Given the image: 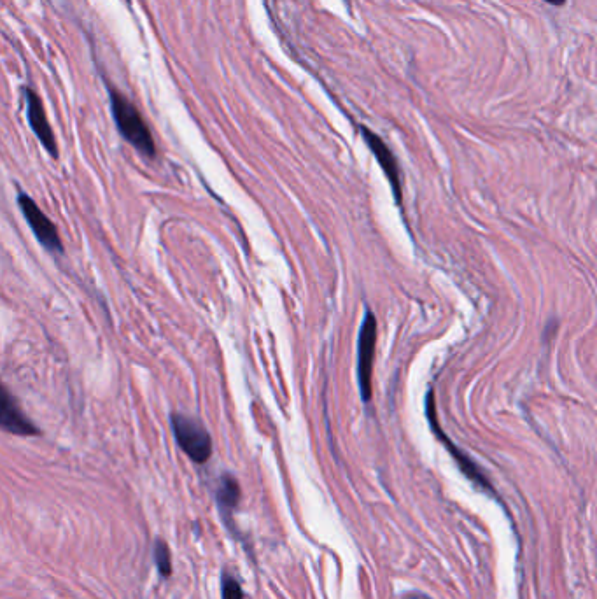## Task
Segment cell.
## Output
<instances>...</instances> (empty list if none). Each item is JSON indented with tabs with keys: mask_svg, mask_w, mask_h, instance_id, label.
<instances>
[{
	"mask_svg": "<svg viewBox=\"0 0 597 599\" xmlns=\"http://www.w3.org/2000/svg\"><path fill=\"white\" fill-rule=\"evenodd\" d=\"M0 430L16 435V437H37L41 430L36 423L23 412L15 396L0 381Z\"/></svg>",
	"mask_w": 597,
	"mask_h": 599,
	"instance_id": "obj_5",
	"label": "cell"
},
{
	"mask_svg": "<svg viewBox=\"0 0 597 599\" xmlns=\"http://www.w3.org/2000/svg\"><path fill=\"white\" fill-rule=\"evenodd\" d=\"M361 134H363V139L368 144V148L377 158L380 169L384 170L387 181L391 183V188H393L394 200L401 207V204H403V191H401L400 165H398L396 156H394L393 151L387 146L386 142L382 141L379 135L372 132L370 128L361 127Z\"/></svg>",
	"mask_w": 597,
	"mask_h": 599,
	"instance_id": "obj_6",
	"label": "cell"
},
{
	"mask_svg": "<svg viewBox=\"0 0 597 599\" xmlns=\"http://www.w3.org/2000/svg\"><path fill=\"white\" fill-rule=\"evenodd\" d=\"M155 564L163 578H169L172 575L169 545L163 540H156L155 542Z\"/></svg>",
	"mask_w": 597,
	"mask_h": 599,
	"instance_id": "obj_10",
	"label": "cell"
},
{
	"mask_svg": "<svg viewBox=\"0 0 597 599\" xmlns=\"http://www.w3.org/2000/svg\"><path fill=\"white\" fill-rule=\"evenodd\" d=\"M25 100H27V114H29V123L32 132L36 134L39 142L43 144L44 149L50 153L53 158H58V146L55 134L51 130L50 121L44 111L43 100L39 99L32 88H25Z\"/></svg>",
	"mask_w": 597,
	"mask_h": 599,
	"instance_id": "obj_7",
	"label": "cell"
},
{
	"mask_svg": "<svg viewBox=\"0 0 597 599\" xmlns=\"http://www.w3.org/2000/svg\"><path fill=\"white\" fill-rule=\"evenodd\" d=\"M18 205H20V211L25 216V221L29 223L30 230L39 240V244L44 249H48L50 253H64V246H62V239H60L57 226L53 225V221L41 211V207L36 204V200L27 195L25 191H20L18 193Z\"/></svg>",
	"mask_w": 597,
	"mask_h": 599,
	"instance_id": "obj_4",
	"label": "cell"
},
{
	"mask_svg": "<svg viewBox=\"0 0 597 599\" xmlns=\"http://www.w3.org/2000/svg\"><path fill=\"white\" fill-rule=\"evenodd\" d=\"M377 344V318L372 311H366L358 340V381L359 393L363 402L370 403L373 395V360Z\"/></svg>",
	"mask_w": 597,
	"mask_h": 599,
	"instance_id": "obj_3",
	"label": "cell"
},
{
	"mask_svg": "<svg viewBox=\"0 0 597 599\" xmlns=\"http://www.w3.org/2000/svg\"><path fill=\"white\" fill-rule=\"evenodd\" d=\"M170 424L181 451L198 465H204L212 456V438L204 424L184 414H172Z\"/></svg>",
	"mask_w": 597,
	"mask_h": 599,
	"instance_id": "obj_2",
	"label": "cell"
},
{
	"mask_svg": "<svg viewBox=\"0 0 597 599\" xmlns=\"http://www.w3.org/2000/svg\"><path fill=\"white\" fill-rule=\"evenodd\" d=\"M428 417L429 421H431V426H433V430H435L436 437L442 440V444L447 445V449H449V451L452 452V456H454V459H456L457 463H459V468H461V472H463L464 475L468 477V479L473 480L475 484H478V486L484 487V489H487V491H491V484H489V482H487V479H485L484 475L480 473V470H478L477 465H475V463H473V461H471L470 458H466L463 452L457 449L456 445L450 444V440L449 438H447V435H445V433H442V431H440V428H438V423H436L435 417V402H433V393H429L428 395Z\"/></svg>",
	"mask_w": 597,
	"mask_h": 599,
	"instance_id": "obj_8",
	"label": "cell"
},
{
	"mask_svg": "<svg viewBox=\"0 0 597 599\" xmlns=\"http://www.w3.org/2000/svg\"><path fill=\"white\" fill-rule=\"evenodd\" d=\"M223 599H244V592L240 589V584L230 575L223 577Z\"/></svg>",
	"mask_w": 597,
	"mask_h": 599,
	"instance_id": "obj_11",
	"label": "cell"
},
{
	"mask_svg": "<svg viewBox=\"0 0 597 599\" xmlns=\"http://www.w3.org/2000/svg\"><path fill=\"white\" fill-rule=\"evenodd\" d=\"M109 100H111L114 123H116L121 137L128 144H132L141 155L155 158V139H153L146 121L142 118V114L139 113V109L113 86H109Z\"/></svg>",
	"mask_w": 597,
	"mask_h": 599,
	"instance_id": "obj_1",
	"label": "cell"
},
{
	"mask_svg": "<svg viewBox=\"0 0 597 599\" xmlns=\"http://www.w3.org/2000/svg\"><path fill=\"white\" fill-rule=\"evenodd\" d=\"M543 2H547L550 6H562V4H566V0H543Z\"/></svg>",
	"mask_w": 597,
	"mask_h": 599,
	"instance_id": "obj_12",
	"label": "cell"
},
{
	"mask_svg": "<svg viewBox=\"0 0 597 599\" xmlns=\"http://www.w3.org/2000/svg\"><path fill=\"white\" fill-rule=\"evenodd\" d=\"M216 500H218V507L221 510V514L225 519H230L233 514V510L237 508L240 501V486L237 479L225 473L221 479H219L218 491H216Z\"/></svg>",
	"mask_w": 597,
	"mask_h": 599,
	"instance_id": "obj_9",
	"label": "cell"
}]
</instances>
